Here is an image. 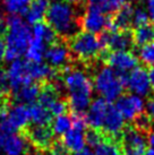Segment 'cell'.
Wrapping results in <instances>:
<instances>
[{
  "mask_svg": "<svg viewBox=\"0 0 154 155\" xmlns=\"http://www.w3.org/2000/svg\"><path fill=\"white\" fill-rule=\"evenodd\" d=\"M0 151L5 155H27L28 140L17 134H8L5 137Z\"/></svg>",
  "mask_w": 154,
  "mask_h": 155,
  "instance_id": "18",
  "label": "cell"
},
{
  "mask_svg": "<svg viewBox=\"0 0 154 155\" xmlns=\"http://www.w3.org/2000/svg\"><path fill=\"white\" fill-rule=\"evenodd\" d=\"M5 33H6V24L4 23V14L0 8V35L2 36V34Z\"/></svg>",
  "mask_w": 154,
  "mask_h": 155,
  "instance_id": "44",
  "label": "cell"
},
{
  "mask_svg": "<svg viewBox=\"0 0 154 155\" xmlns=\"http://www.w3.org/2000/svg\"><path fill=\"white\" fill-rule=\"evenodd\" d=\"M87 1H89V4L90 5L99 6V7H101V8L103 7V5L107 2V0H87Z\"/></svg>",
  "mask_w": 154,
  "mask_h": 155,
  "instance_id": "45",
  "label": "cell"
},
{
  "mask_svg": "<svg viewBox=\"0 0 154 155\" xmlns=\"http://www.w3.org/2000/svg\"><path fill=\"white\" fill-rule=\"evenodd\" d=\"M125 77L126 74H119L111 67L104 66L95 74V90L109 102L118 100L125 87Z\"/></svg>",
  "mask_w": 154,
  "mask_h": 155,
  "instance_id": "4",
  "label": "cell"
},
{
  "mask_svg": "<svg viewBox=\"0 0 154 155\" xmlns=\"http://www.w3.org/2000/svg\"><path fill=\"white\" fill-rule=\"evenodd\" d=\"M48 1L45 0H34L30 4V6L26 9L25 16L26 21L28 24H36V23L42 22V19L45 16L48 9Z\"/></svg>",
  "mask_w": 154,
  "mask_h": 155,
  "instance_id": "22",
  "label": "cell"
},
{
  "mask_svg": "<svg viewBox=\"0 0 154 155\" xmlns=\"http://www.w3.org/2000/svg\"><path fill=\"white\" fill-rule=\"evenodd\" d=\"M125 128V119L121 116V113L118 111V109L111 103L109 104L108 110L105 112V116L103 119L102 127L101 129L103 130L104 135L108 138H111L117 140V137L121 135L122 130Z\"/></svg>",
  "mask_w": 154,
  "mask_h": 155,
  "instance_id": "12",
  "label": "cell"
},
{
  "mask_svg": "<svg viewBox=\"0 0 154 155\" xmlns=\"http://www.w3.org/2000/svg\"><path fill=\"white\" fill-rule=\"evenodd\" d=\"M125 86L133 94L138 96H147L151 91L149 71L143 67L134 68L133 70H130L129 75H126Z\"/></svg>",
  "mask_w": 154,
  "mask_h": 155,
  "instance_id": "10",
  "label": "cell"
},
{
  "mask_svg": "<svg viewBox=\"0 0 154 155\" xmlns=\"http://www.w3.org/2000/svg\"><path fill=\"white\" fill-rule=\"evenodd\" d=\"M109 104H110V102L107 101L105 99H103V97H99L90 104L89 111L85 116L87 125H90L91 128L98 130L101 129L103 119H104Z\"/></svg>",
  "mask_w": 154,
  "mask_h": 155,
  "instance_id": "17",
  "label": "cell"
},
{
  "mask_svg": "<svg viewBox=\"0 0 154 155\" xmlns=\"http://www.w3.org/2000/svg\"><path fill=\"white\" fill-rule=\"evenodd\" d=\"M134 44L138 47H143L154 41V25H143L136 27L133 33Z\"/></svg>",
  "mask_w": 154,
  "mask_h": 155,
  "instance_id": "28",
  "label": "cell"
},
{
  "mask_svg": "<svg viewBox=\"0 0 154 155\" xmlns=\"http://www.w3.org/2000/svg\"><path fill=\"white\" fill-rule=\"evenodd\" d=\"M40 93V86L36 83H28L17 91H15V97L18 101V103L23 104H32L38 99Z\"/></svg>",
  "mask_w": 154,
  "mask_h": 155,
  "instance_id": "24",
  "label": "cell"
},
{
  "mask_svg": "<svg viewBox=\"0 0 154 155\" xmlns=\"http://www.w3.org/2000/svg\"><path fill=\"white\" fill-rule=\"evenodd\" d=\"M149 21H150V17H149V14L146 12V9H143L141 7L134 9L133 25L135 27L146 25V24H149Z\"/></svg>",
  "mask_w": 154,
  "mask_h": 155,
  "instance_id": "33",
  "label": "cell"
},
{
  "mask_svg": "<svg viewBox=\"0 0 154 155\" xmlns=\"http://www.w3.org/2000/svg\"><path fill=\"white\" fill-rule=\"evenodd\" d=\"M5 57H6V43H5V40L0 35V62L5 60Z\"/></svg>",
  "mask_w": 154,
  "mask_h": 155,
  "instance_id": "43",
  "label": "cell"
},
{
  "mask_svg": "<svg viewBox=\"0 0 154 155\" xmlns=\"http://www.w3.org/2000/svg\"><path fill=\"white\" fill-rule=\"evenodd\" d=\"M49 155H70L68 148L62 143L53 142L51 147L49 148Z\"/></svg>",
  "mask_w": 154,
  "mask_h": 155,
  "instance_id": "40",
  "label": "cell"
},
{
  "mask_svg": "<svg viewBox=\"0 0 154 155\" xmlns=\"http://www.w3.org/2000/svg\"><path fill=\"white\" fill-rule=\"evenodd\" d=\"M30 122V111L26 104L17 103L8 108L7 124L0 131L5 134H15L18 130L26 129Z\"/></svg>",
  "mask_w": 154,
  "mask_h": 155,
  "instance_id": "9",
  "label": "cell"
},
{
  "mask_svg": "<svg viewBox=\"0 0 154 155\" xmlns=\"http://www.w3.org/2000/svg\"><path fill=\"white\" fill-rule=\"evenodd\" d=\"M74 155H95V154L91 150H89V148H83L82 151L75 152Z\"/></svg>",
  "mask_w": 154,
  "mask_h": 155,
  "instance_id": "46",
  "label": "cell"
},
{
  "mask_svg": "<svg viewBox=\"0 0 154 155\" xmlns=\"http://www.w3.org/2000/svg\"><path fill=\"white\" fill-rule=\"evenodd\" d=\"M32 36L43 41L45 44L55 43V42H57V39H58L57 38L58 34L55 32V30L51 26L42 22L34 24L33 28H32Z\"/></svg>",
  "mask_w": 154,
  "mask_h": 155,
  "instance_id": "25",
  "label": "cell"
},
{
  "mask_svg": "<svg viewBox=\"0 0 154 155\" xmlns=\"http://www.w3.org/2000/svg\"><path fill=\"white\" fill-rule=\"evenodd\" d=\"M133 7L128 4H125L119 10L115 13L113 18H111L108 28L111 30H128L129 26L133 25Z\"/></svg>",
  "mask_w": 154,
  "mask_h": 155,
  "instance_id": "19",
  "label": "cell"
},
{
  "mask_svg": "<svg viewBox=\"0 0 154 155\" xmlns=\"http://www.w3.org/2000/svg\"><path fill=\"white\" fill-rule=\"evenodd\" d=\"M7 75L10 88L14 90V92L28 83H33L28 74V61L22 60L21 58L12 61Z\"/></svg>",
  "mask_w": 154,
  "mask_h": 155,
  "instance_id": "14",
  "label": "cell"
},
{
  "mask_svg": "<svg viewBox=\"0 0 154 155\" xmlns=\"http://www.w3.org/2000/svg\"><path fill=\"white\" fill-rule=\"evenodd\" d=\"M132 1H141V0H132Z\"/></svg>",
  "mask_w": 154,
  "mask_h": 155,
  "instance_id": "51",
  "label": "cell"
},
{
  "mask_svg": "<svg viewBox=\"0 0 154 155\" xmlns=\"http://www.w3.org/2000/svg\"><path fill=\"white\" fill-rule=\"evenodd\" d=\"M72 128V118L67 114H60L52 121V133L57 136H64Z\"/></svg>",
  "mask_w": 154,
  "mask_h": 155,
  "instance_id": "31",
  "label": "cell"
},
{
  "mask_svg": "<svg viewBox=\"0 0 154 155\" xmlns=\"http://www.w3.org/2000/svg\"><path fill=\"white\" fill-rule=\"evenodd\" d=\"M45 43L41 40L33 38L31 39V42L28 44V48L25 52L26 60L31 62H42L45 53Z\"/></svg>",
  "mask_w": 154,
  "mask_h": 155,
  "instance_id": "26",
  "label": "cell"
},
{
  "mask_svg": "<svg viewBox=\"0 0 154 155\" xmlns=\"http://www.w3.org/2000/svg\"><path fill=\"white\" fill-rule=\"evenodd\" d=\"M9 90H10V85H9L8 75L4 69L0 68V101L6 100Z\"/></svg>",
  "mask_w": 154,
  "mask_h": 155,
  "instance_id": "35",
  "label": "cell"
},
{
  "mask_svg": "<svg viewBox=\"0 0 154 155\" xmlns=\"http://www.w3.org/2000/svg\"><path fill=\"white\" fill-rule=\"evenodd\" d=\"M45 1H48V0H45Z\"/></svg>",
  "mask_w": 154,
  "mask_h": 155,
  "instance_id": "52",
  "label": "cell"
},
{
  "mask_svg": "<svg viewBox=\"0 0 154 155\" xmlns=\"http://www.w3.org/2000/svg\"><path fill=\"white\" fill-rule=\"evenodd\" d=\"M33 0H2L5 9L10 15H24Z\"/></svg>",
  "mask_w": 154,
  "mask_h": 155,
  "instance_id": "30",
  "label": "cell"
},
{
  "mask_svg": "<svg viewBox=\"0 0 154 155\" xmlns=\"http://www.w3.org/2000/svg\"><path fill=\"white\" fill-rule=\"evenodd\" d=\"M61 143L68 148V151H73L74 153L82 151L83 148H85V133L84 130L72 127L62 136Z\"/></svg>",
  "mask_w": 154,
  "mask_h": 155,
  "instance_id": "20",
  "label": "cell"
},
{
  "mask_svg": "<svg viewBox=\"0 0 154 155\" xmlns=\"http://www.w3.org/2000/svg\"><path fill=\"white\" fill-rule=\"evenodd\" d=\"M139 57H141V60L145 65L154 68V41L142 47L139 51Z\"/></svg>",
  "mask_w": 154,
  "mask_h": 155,
  "instance_id": "32",
  "label": "cell"
},
{
  "mask_svg": "<svg viewBox=\"0 0 154 155\" xmlns=\"http://www.w3.org/2000/svg\"><path fill=\"white\" fill-rule=\"evenodd\" d=\"M103 49L111 51H129L134 45L133 33L128 30H111L107 28L99 38Z\"/></svg>",
  "mask_w": 154,
  "mask_h": 155,
  "instance_id": "7",
  "label": "cell"
},
{
  "mask_svg": "<svg viewBox=\"0 0 154 155\" xmlns=\"http://www.w3.org/2000/svg\"><path fill=\"white\" fill-rule=\"evenodd\" d=\"M6 57L14 61L25 54L32 39V30L18 15H10L6 22Z\"/></svg>",
  "mask_w": 154,
  "mask_h": 155,
  "instance_id": "2",
  "label": "cell"
},
{
  "mask_svg": "<svg viewBox=\"0 0 154 155\" xmlns=\"http://www.w3.org/2000/svg\"><path fill=\"white\" fill-rule=\"evenodd\" d=\"M146 114L150 117L151 120L154 121V97H151L145 104Z\"/></svg>",
  "mask_w": 154,
  "mask_h": 155,
  "instance_id": "41",
  "label": "cell"
},
{
  "mask_svg": "<svg viewBox=\"0 0 154 155\" xmlns=\"http://www.w3.org/2000/svg\"><path fill=\"white\" fill-rule=\"evenodd\" d=\"M94 148L95 155H121V148L118 145V142L108 137H104L102 142Z\"/></svg>",
  "mask_w": 154,
  "mask_h": 155,
  "instance_id": "29",
  "label": "cell"
},
{
  "mask_svg": "<svg viewBox=\"0 0 154 155\" xmlns=\"http://www.w3.org/2000/svg\"><path fill=\"white\" fill-rule=\"evenodd\" d=\"M149 76H150V84H151V90L153 91L154 93V68H152L149 73Z\"/></svg>",
  "mask_w": 154,
  "mask_h": 155,
  "instance_id": "48",
  "label": "cell"
},
{
  "mask_svg": "<svg viewBox=\"0 0 154 155\" xmlns=\"http://www.w3.org/2000/svg\"><path fill=\"white\" fill-rule=\"evenodd\" d=\"M103 139H104L103 135L98 129L91 128L85 133V143L91 147H95L102 142Z\"/></svg>",
  "mask_w": 154,
  "mask_h": 155,
  "instance_id": "34",
  "label": "cell"
},
{
  "mask_svg": "<svg viewBox=\"0 0 154 155\" xmlns=\"http://www.w3.org/2000/svg\"><path fill=\"white\" fill-rule=\"evenodd\" d=\"M86 126H87V121H86V116L83 113H74L72 117V127L74 128H78V129L85 130Z\"/></svg>",
  "mask_w": 154,
  "mask_h": 155,
  "instance_id": "39",
  "label": "cell"
},
{
  "mask_svg": "<svg viewBox=\"0 0 154 155\" xmlns=\"http://www.w3.org/2000/svg\"><path fill=\"white\" fill-rule=\"evenodd\" d=\"M67 109H68V102H66L65 100L58 99L50 105L49 110H50L52 116L57 117L60 114H64L65 112L67 111Z\"/></svg>",
  "mask_w": 154,
  "mask_h": 155,
  "instance_id": "36",
  "label": "cell"
},
{
  "mask_svg": "<svg viewBox=\"0 0 154 155\" xmlns=\"http://www.w3.org/2000/svg\"><path fill=\"white\" fill-rule=\"evenodd\" d=\"M126 4V0H107V2L103 5V12L104 13H116L124 5Z\"/></svg>",
  "mask_w": 154,
  "mask_h": 155,
  "instance_id": "37",
  "label": "cell"
},
{
  "mask_svg": "<svg viewBox=\"0 0 154 155\" xmlns=\"http://www.w3.org/2000/svg\"><path fill=\"white\" fill-rule=\"evenodd\" d=\"M26 139L38 151H48L53 144V133L48 126H33L25 130Z\"/></svg>",
  "mask_w": 154,
  "mask_h": 155,
  "instance_id": "15",
  "label": "cell"
},
{
  "mask_svg": "<svg viewBox=\"0 0 154 155\" xmlns=\"http://www.w3.org/2000/svg\"><path fill=\"white\" fill-rule=\"evenodd\" d=\"M45 18L58 35L65 38H72L78 33L81 23L77 19L75 10L72 5L62 0H56L48 6Z\"/></svg>",
  "mask_w": 154,
  "mask_h": 155,
  "instance_id": "3",
  "label": "cell"
},
{
  "mask_svg": "<svg viewBox=\"0 0 154 155\" xmlns=\"http://www.w3.org/2000/svg\"><path fill=\"white\" fill-rule=\"evenodd\" d=\"M100 39L95 34L89 32H79L72 36L69 50L78 60L91 62L102 51Z\"/></svg>",
  "mask_w": 154,
  "mask_h": 155,
  "instance_id": "5",
  "label": "cell"
},
{
  "mask_svg": "<svg viewBox=\"0 0 154 155\" xmlns=\"http://www.w3.org/2000/svg\"><path fill=\"white\" fill-rule=\"evenodd\" d=\"M146 12L149 14V17L154 23V0H147L146 4Z\"/></svg>",
  "mask_w": 154,
  "mask_h": 155,
  "instance_id": "42",
  "label": "cell"
},
{
  "mask_svg": "<svg viewBox=\"0 0 154 155\" xmlns=\"http://www.w3.org/2000/svg\"><path fill=\"white\" fill-rule=\"evenodd\" d=\"M28 61V60H27ZM28 74L30 77L36 82H44V81H51L56 77V70L51 66L42 62H31L28 61Z\"/></svg>",
  "mask_w": 154,
  "mask_h": 155,
  "instance_id": "21",
  "label": "cell"
},
{
  "mask_svg": "<svg viewBox=\"0 0 154 155\" xmlns=\"http://www.w3.org/2000/svg\"><path fill=\"white\" fill-rule=\"evenodd\" d=\"M109 67L119 74H127L138 66L137 57L130 51H112L105 57Z\"/></svg>",
  "mask_w": 154,
  "mask_h": 155,
  "instance_id": "13",
  "label": "cell"
},
{
  "mask_svg": "<svg viewBox=\"0 0 154 155\" xmlns=\"http://www.w3.org/2000/svg\"><path fill=\"white\" fill-rule=\"evenodd\" d=\"M144 155H154V151L153 150H149V151H146L144 153Z\"/></svg>",
  "mask_w": 154,
  "mask_h": 155,
  "instance_id": "50",
  "label": "cell"
},
{
  "mask_svg": "<svg viewBox=\"0 0 154 155\" xmlns=\"http://www.w3.org/2000/svg\"><path fill=\"white\" fill-rule=\"evenodd\" d=\"M59 91L57 90V87L55 86L53 83H48V84H44L40 87V93H38V103L42 104L43 107L45 108H50L51 105L56 100L59 99Z\"/></svg>",
  "mask_w": 154,
  "mask_h": 155,
  "instance_id": "27",
  "label": "cell"
},
{
  "mask_svg": "<svg viewBox=\"0 0 154 155\" xmlns=\"http://www.w3.org/2000/svg\"><path fill=\"white\" fill-rule=\"evenodd\" d=\"M116 108L121 113L125 120L134 121L139 117L145 109V103L142 96L136 94H126L117 100Z\"/></svg>",
  "mask_w": 154,
  "mask_h": 155,
  "instance_id": "11",
  "label": "cell"
},
{
  "mask_svg": "<svg viewBox=\"0 0 154 155\" xmlns=\"http://www.w3.org/2000/svg\"><path fill=\"white\" fill-rule=\"evenodd\" d=\"M147 142H149V145L151 146V150L154 151V130L151 131L149 134V137H147Z\"/></svg>",
  "mask_w": 154,
  "mask_h": 155,
  "instance_id": "47",
  "label": "cell"
},
{
  "mask_svg": "<svg viewBox=\"0 0 154 155\" xmlns=\"http://www.w3.org/2000/svg\"><path fill=\"white\" fill-rule=\"evenodd\" d=\"M121 140V155H144L146 147L145 133L136 126L124 128L120 135Z\"/></svg>",
  "mask_w": 154,
  "mask_h": 155,
  "instance_id": "6",
  "label": "cell"
},
{
  "mask_svg": "<svg viewBox=\"0 0 154 155\" xmlns=\"http://www.w3.org/2000/svg\"><path fill=\"white\" fill-rule=\"evenodd\" d=\"M64 86L68 92V107L74 113H84L91 104L93 83L81 69H72L65 74Z\"/></svg>",
  "mask_w": 154,
  "mask_h": 155,
  "instance_id": "1",
  "label": "cell"
},
{
  "mask_svg": "<svg viewBox=\"0 0 154 155\" xmlns=\"http://www.w3.org/2000/svg\"><path fill=\"white\" fill-rule=\"evenodd\" d=\"M44 57L53 69H65L70 61V50L66 44L55 42L45 50Z\"/></svg>",
  "mask_w": 154,
  "mask_h": 155,
  "instance_id": "16",
  "label": "cell"
},
{
  "mask_svg": "<svg viewBox=\"0 0 154 155\" xmlns=\"http://www.w3.org/2000/svg\"><path fill=\"white\" fill-rule=\"evenodd\" d=\"M110 21L111 19L107 17V13H104L101 7L89 5L79 23L81 27H83L85 32L92 34H99L102 33L104 30H107Z\"/></svg>",
  "mask_w": 154,
  "mask_h": 155,
  "instance_id": "8",
  "label": "cell"
},
{
  "mask_svg": "<svg viewBox=\"0 0 154 155\" xmlns=\"http://www.w3.org/2000/svg\"><path fill=\"white\" fill-rule=\"evenodd\" d=\"M66 2H68L69 5H81L83 0H65Z\"/></svg>",
  "mask_w": 154,
  "mask_h": 155,
  "instance_id": "49",
  "label": "cell"
},
{
  "mask_svg": "<svg viewBox=\"0 0 154 155\" xmlns=\"http://www.w3.org/2000/svg\"><path fill=\"white\" fill-rule=\"evenodd\" d=\"M28 111H30V121H32L34 126H47L51 122L52 114L50 110L43 107L38 102L31 104L28 107Z\"/></svg>",
  "mask_w": 154,
  "mask_h": 155,
  "instance_id": "23",
  "label": "cell"
},
{
  "mask_svg": "<svg viewBox=\"0 0 154 155\" xmlns=\"http://www.w3.org/2000/svg\"><path fill=\"white\" fill-rule=\"evenodd\" d=\"M135 124H136V127L142 131H149L151 129V125H152V120L151 118L147 114H144L142 113L139 117H137L136 120H135Z\"/></svg>",
  "mask_w": 154,
  "mask_h": 155,
  "instance_id": "38",
  "label": "cell"
}]
</instances>
